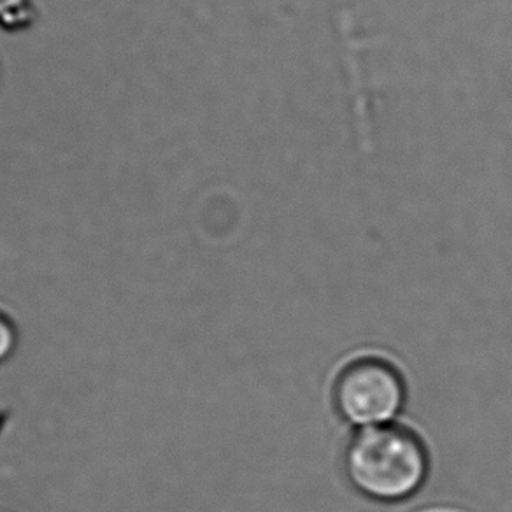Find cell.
I'll return each instance as SVG.
<instances>
[{"instance_id":"1","label":"cell","mask_w":512,"mask_h":512,"mask_svg":"<svg viewBox=\"0 0 512 512\" xmlns=\"http://www.w3.org/2000/svg\"><path fill=\"white\" fill-rule=\"evenodd\" d=\"M344 469L365 497L402 502L427 481L430 458L418 434L390 423L358 430L346 449Z\"/></svg>"},{"instance_id":"2","label":"cell","mask_w":512,"mask_h":512,"mask_svg":"<svg viewBox=\"0 0 512 512\" xmlns=\"http://www.w3.org/2000/svg\"><path fill=\"white\" fill-rule=\"evenodd\" d=\"M334 399L349 425L358 430L383 427L395 423L404 411L406 381L392 362L362 356L351 360L337 376Z\"/></svg>"},{"instance_id":"3","label":"cell","mask_w":512,"mask_h":512,"mask_svg":"<svg viewBox=\"0 0 512 512\" xmlns=\"http://www.w3.org/2000/svg\"><path fill=\"white\" fill-rule=\"evenodd\" d=\"M32 22L30 0H0V25L8 29H22Z\"/></svg>"},{"instance_id":"4","label":"cell","mask_w":512,"mask_h":512,"mask_svg":"<svg viewBox=\"0 0 512 512\" xmlns=\"http://www.w3.org/2000/svg\"><path fill=\"white\" fill-rule=\"evenodd\" d=\"M16 348V330L13 323L0 314V362L8 360Z\"/></svg>"}]
</instances>
